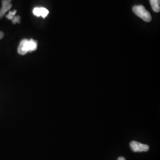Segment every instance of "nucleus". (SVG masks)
Here are the masks:
<instances>
[{
    "label": "nucleus",
    "instance_id": "9d476101",
    "mask_svg": "<svg viewBox=\"0 0 160 160\" xmlns=\"http://www.w3.org/2000/svg\"><path fill=\"white\" fill-rule=\"evenodd\" d=\"M4 36V33H3L2 32H1V31H0V40H1V39L3 38Z\"/></svg>",
    "mask_w": 160,
    "mask_h": 160
},
{
    "label": "nucleus",
    "instance_id": "9b49d317",
    "mask_svg": "<svg viewBox=\"0 0 160 160\" xmlns=\"http://www.w3.org/2000/svg\"><path fill=\"white\" fill-rule=\"evenodd\" d=\"M118 160H126V159L124 157H120L118 158Z\"/></svg>",
    "mask_w": 160,
    "mask_h": 160
},
{
    "label": "nucleus",
    "instance_id": "39448f33",
    "mask_svg": "<svg viewBox=\"0 0 160 160\" xmlns=\"http://www.w3.org/2000/svg\"><path fill=\"white\" fill-rule=\"evenodd\" d=\"M33 12L37 17L42 16L43 18H45L48 15L49 11L43 7H36L33 9Z\"/></svg>",
    "mask_w": 160,
    "mask_h": 160
},
{
    "label": "nucleus",
    "instance_id": "f03ea898",
    "mask_svg": "<svg viewBox=\"0 0 160 160\" xmlns=\"http://www.w3.org/2000/svg\"><path fill=\"white\" fill-rule=\"evenodd\" d=\"M132 150L135 152H147L149 149L148 145L138 142L137 141H132L130 143Z\"/></svg>",
    "mask_w": 160,
    "mask_h": 160
},
{
    "label": "nucleus",
    "instance_id": "20e7f679",
    "mask_svg": "<svg viewBox=\"0 0 160 160\" xmlns=\"http://www.w3.org/2000/svg\"><path fill=\"white\" fill-rule=\"evenodd\" d=\"M12 0H2V7L0 9V19L4 17L7 12L10 10L12 7Z\"/></svg>",
    "mask_w": 160,
    "mask_h": 160
},
{
    "label": "nucleus",
    "instance_id": "423d86ee",
    "mask_svg": "<svg viewBox=\"0 0 160 160\" xmlns=\"http://www.w3.org/2000/svg\"><path fill=\"white\" fill-rule=\"evenodd\" d=\"M152 8L155 12H160V0H149Z\"/></svg>",
    "mask_w": 160,
    "mask_h": 160
},
{
    "label": "nucleus",
    "instance_id": "f257e3e1",
    "mask_svg": "<svg viewBox=\"0 0 160 160\" xmlns=\"http://www.w3.org/2000/svg\"><path fill=\"white\" fill-rule=\"evenodd\" d=\"M133 12L139 17L142 18L145 22H149L151 21L152 17L145 8L142 6H135L133 7Z\"/></svg>",
    "mask_w": 160,
    "mask_h": 160
},
{
    "label": "nucleus",
    "instance_id": "1a4fd4ad",
    "mask_svg": "<svg viewBox=\"0 0 160 160\" xmlns=\"http://www.w3.org/2000/svg\"><path fill=\"white\" fill-rule=\"evenodd\" d=\"M20 17L19 16H15L14 18L12 20V22L13 24H16V23H20Z\"/></svg>",
    "mask_w": 160,
    "mask_h": 160
},
{
    "label": "nucleus",
    "instance_id": "7ed1b4c3",
    "mask_svg": "<svg viewBox=\"0 0 160 160\" xmlns=\"http://www.w3.org/2000/svg\"><path fill=\"white\" fill-rule=\"evenodd\" d=\"M18 53L21 55H26L28 52H29V40L23 39L20 43V45L18 47Z\"/></svg>",
    "mask_w": 160,
    "mask_h": 160
},
{
    "label": "nucleus",
    "instance_id": "0eeeda50",
    "mask_svg": "<svg viewBox=\"0 0 160 160\" xmlns=\"http://www.w3.org/2000/svg\"><path fill=\"white\" fill-rule=\"evenodd\" d=\"M29 52L34 51L37 49L38 47V43L36 40L33 39H30L29 40Z\"/></svg>",
    "mask_w": 160,
    "mask_h": 160
},
{
    "label": "nucleus",
    "instance_id": "6e6552de",
    "mask_svg": "<svg viewBox=\"0 0 160 160\" xmlns=\"http://www.w3.org/2000/svg\"><path fill=\"white\" fill-rule=\"evenodd\" d=\"M17 12L16 10H14L12 12H8V14L6 16V17L8 19V20H12L14 17L16 16V14Z\"/></svg>",
    "mask_w": 160,
    "mask_h": 160
}]
</instances>
